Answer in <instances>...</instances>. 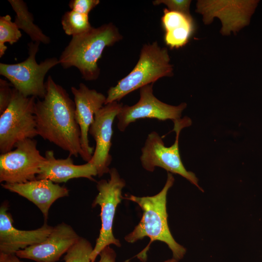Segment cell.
Wrapping results in <instances>:
<instances>
[{
	"instance_id": "cell-25",
	"label": "cell",
	"mask_w": 262,
	"mask_h": 262,
	"mask_svg": "<svg viewBox=\"0 0 262 262\" xmlns=\"http://www.w3.org/2000/svg\"><path fill=\"white\" fill-rule=\"evenodd\" d=\"M99 255L100 259L98 262H115L116 253L110 246L103 249Z\"/></svg>"
},
{
	"instance_id": "cell-6",
	"label": "cell",
	"mask_w": 262,
	"mask_h": 262,
	"mask_svg": "<svg viewBox=\"0 0 262 262\" xmlns=\"http://www.w3.org/2000/svg\"><path fill=\"white\" fill-rule=\"evenodd\" d=\"M36 98L26 97L13 88L11 101L0 115V152L11 151L25 139L38 135L34 115Z\"/></svg>"
},
{
	"instance_id": "cell-5",
	"label": "cell",
	"mask_w": 262,
	"mask_h": 262,
	"mask_svg": "<svg viewBox=\"0 0 262 262\" xmlns=\"http://www.w3.org/2000/svg\"><path fill=\"white\" fill-rule=\"evenodd\" d=\"M173 122V131L176 132L174 144L168 147L165 146L159 134L155 131L151 132L141 149L140 157L141 165L149 172H153L156 167H159L168 173L180 175L203 192L198 184V180L196 175L185 168L179 151L180 132L183 128L191 126L192 121L190 118L185 116Z\"/></svg>"
},
{
	"instance_id": "cell-15",
	"label": "cell",
	"mask_w": 262,
	"mask_h": 262,
	"mask_svg": "<svg viewBox=\"0 0 262 262\" xmlns=\"http://www.w3.org/2000/svg\"><path fill=\"white\" fill-rule=\"evenodd\" d=\"M5 189L15 193L33 203L47 221L49 209L58 199L69 196V190L48 179H40L22 183H2Z\"/></svg>"
},
{
	"instance_id": "cell-20",
	"label": "cell",
	"mask_w": 262,
	"mask_h": 262,
	"mask_svg": "<svg viewBox=\"0 0 262 262\" xmlns=\"http://www.w3.org/2000/svg\"><path fill=\"white\" fill-rule=\"evenodd\" d=\"M22 33L10 15L0 17V57L5 54L7 47L5 43L10 45L17 42L21 37Z\"/></svg>"
},
{
	"instance_id": "cell-21",
	"label": "cell",
	"mask_w": 262,
	"mask_h": 262,
	"mask_svg": "<svg viewBox=\"0 0 262 262\" xmlns=\"http://www.w3.org/2000/svg\"><path fill=\"white\" fill-rule=\"evenodd\" d=\"M93 248L88 240L80 237L66 252L64 262H91V255Z\"/></svg>"
},
{
	"instance_id": "cell-18",
	"label": "cell",
	"mask_w": 262,
	"mask_h": 262,
	"mask_svg": "<svg viewBox=\"0 0 262 262\" xmlns=\"http://www.w3.org/2000/svg\"><path fill=\"white\" fill-rule=\"evenodd\" d=\"M8 1L16 13L14 22L18 28L27 33L32 41L49 44L50 38L34 23V17L28 11L26 3L22 0H9Z\"/></svg>"
},
{
	"instance_id": "cell-22",
	"label": "cell",
	"mask_w": 262,
	"mask_h": 262,
	"mask_svg": "<svg viewBox=\"0 0 262 262\" xmlns=\"http://www.w3.org/2000/svg\"><path fill=\"white\" fill-rule=\"evenodd\" d=\"M191 1L187 0H156L153 1V4L158 5L163 3L166 5L169 10L190 15L189 8Z\"/></svg>"
},
{
	"instance_id": "cell-27",
	"label": "cell",
	"mask_w": 262,
	"mask_h": 262,
	"mask_svg": "<svg viewBox=\"0 0 262 262\" xmlns=\"http://www.w3.org/2000/svg\"><path fill=\"white\" fill-rule=\"evenodd\" d=\"M125 262H131L128 260V261H125ZM163 262H178V261L176 259L172 258V259L167 260Z\"/></svg>"
},
{
	"instance_id": "cell-24",
	"label": "cell",
	"mask_w": 262,
	"mask_h": 262,
	"mask_svg": "<svg viewBox=\"0 0 262 262\" xmlns=\"http://www.w3.org/2000/svg\"><path fill=\"white\" fill-rule=\"evenodd\" d=\"M6 80L0 79V115L7 108L11 101L13 88Z\"/></svg>"
},
{
	"instance_id": "cell-1",
	"label": "cell",
	"mask_w": 262,
	"mask_h": 262,
	"mask_svg": "<svg viewBox=\"0 0 262 262\" xmlns=\"http://www.w3.org/2000/svg\"><path fill=\"white\" fill-rule=\"evenodd\" d=\"M46 94L37 98L34 115L38 135L69 155L82 158L81 134L75 119V105L66 91L49 75L45 82Z\"/></svg>"
},
{
	"instance_id": "cell-12",
	"label": "cell",
	"mask_w": 262,
	"mask_h": 262,
	"mask_svg": "<svg viewBox=\"0 0 262 262\" xmlns=\"http://www.w3.org/2000/svg\"><path fill=\"white\" fill-rule=\"evenodd\" d=\"M8 203L3 202L0 207V253L16 254L20 250L44 241L53 227L47 221L39 228L20 230L13 226L14 220L8 212Z\"/></svg>"
},
{
	"instance_id": "cell-3",
	"label": "cell",
	"mask_w": 262,
	"mask_h": 262,
	"mask_svg": "<svg viewBox=\"0 0 262 262\" xmlns=\"http://www.w3.org/2000/svg\"><path fill=\"white\" fill-rule=\"evenodd\" d=\"M122 39L118 29L112 23L92 27L74 36L62 52L59 64L64 68L76 67L85 81L97 80L100 74L98 61L104 49Z\"/></svg>"
},
{
	"instance_id": "cell-23",
	"label": "cell",
	"mask_w": 262,
	"mask_h": 262,
	"mask_svg": "<svg viewBox=\"0 0 262 262\" xmlns=\"http://www.w3.org/2000/svg\"><path fill=\"white\" fill-rule=\"evenodd\" d=\"M99 2V0H71L68 5L71 10L88 15L89 12Z\"/></svg>"
},
{
	"instance_id": "cell-7",
	"label": "cell",
	"mask_w": 262,
	"mask_h": 262,
	"mask_svg": "<svg viewBox=\"0 0 262 262\" xmlns=\"http://www.w3.org/2000/svg\"><path fill=\"white\" fill-rule=\"evenodd\" d=\"M39 44V42H30L28 45V57L20 63H0V74L24 96L42 99L46 92L45 77L50 69L59 64V59L51 57L37 63L35 56L38 51Z\"/></svg>"
},
{
	"instance_id": "cell-4",
	"label": "cell",
	"mask_w": 262,
	"mask_h": 262,
	"mask_svg": "<svg viewBox=\"0 0 262 262\" xmlns=\"http://www.w3.org/2000/svg\"><path fill=\"white\" fill-rule=\"evenodd\" d=\"M170 60L167 49L161 47L157 42L143 45L134 68L108 90L105 105L119 101L129 93L161 78L172 76L173 69Z\"/></svg>"
},
{
	"instance_id": "cell-8",
	"label": "cell",
	"mask_w": 262,
	"mask_h": 262,
	"mask_svg": "<svg viewBox=\"0 0 262 262\" xmlns=\"http://www.w3.org/2000/svg\"><path fill=\"white\" fill-rule=\"evenodd\" d=\"M109 173L108 180L102 179L97 182L98 194L92 205L93 207H100L101 227L91 255V262H94L101 251L110 245L121 246L119 240L113 234V225L116 207L123 198L122 191L126 182L116 168L110 169Z\"/></svg>"
},
{
	"instance_id": "cell-17",
	"label": "cell",
	"mask_w": 262,
	"mask_h": 262,
	"mask_svg": "<svg viewBox=\"0 0 262 262\" xmlns=\"http://www.w3.org/2000/svg\"><path fill=\"white\" fill-rule=\"evenodd\" d=\"M162 23L165 30L164 41L170 48H179L187 44L195 30L190 15L164 10Z\"/></svg>"
},
{
	"instance_id": "cell-9",
	"label": "cell",
	"mask_w": 262,
	"mask_h": 262,
	"mask_svg": "<svg viewBox=\"0 0 262 262\" xmlns=\"http://www.w3.org/2000/svg\"><path fill=\"white\" fill-rule=\"evenodd\" d=\"M34 139L18 142L15 149L0 155V182L22 183L35 180L46 161Z\"/></svg>"
},
{
	"instance_id": "cell-2",
	"label": "cell",
	"mask_w": 262,
	"mask_h": 262,
	"mask_svg": "<svg viewBox=\"0 0 262 262\" xmlns=\"http://www.w3.org/2000/svg\"><path fill=\"white\" fill-rule=\"evenodd\" d=\"M174 181L172 174L168 173L164 187L156 195L142 197L130 195L123 197L137 203L143 212L139 223L125 237V241L130 243H133L145 237L149 238L150 240L148 245L136 255L141 261L146 260L150 245L155 241L165 243L171 250L173 258L178 261L182 259L186 253V248L173 238L167 222V195Z\"/></svg>"
},
{
	"instance_id": "cell-13",
	"label": "cell",
	"mask_w": 262,
	"mask_h": 262,
	"mask_svg": "<svg viewBox=\"0 0 262 262\" xmlns=\"http://www.w3.org/2000/svg\"><path fill=\"white\" fill-rule=\"evenodd\" d=\"M69 225L62 222L53 227L48 238L16 253L21 259L36 262H56L80 238Z\"/></svg>"
},
{
	"instance_id": "cell-26",
	"label": "cell",
	"mask_w": 262,
	"mask_h": 262,
	"mask_svg": "<svg viewBox=\"0 0 262 262\" xmlns=\"http://www.w3.org/2000/svg\"><path fill=\"white\" fill-rule=\"evenodd\" d=\"M16 254H4L0 253V262H23Z\"/></svg>"
},
{
	"instance_id": "cell-19",
	"label": "cell",
	"mask_w": 262,
	"mask_h": 262,
	"mask_svg": "<svg viewBox=\"0 0 262 262\" xmlns=\"http://www.w3.org/2000/svg\"><path fill=\"white\" fill-rule=\"evenodd\" d=\"M61 24L66 34L72 37L82 34L92 28L88 15L73 10L64 13L62 17Z\"/></svg>"
},
{
	"instance_id": "cell-10",
	"label": "cell",
	"mask_w": 262,
	"mask_h": 262,
	"mask_svg": "<svg viewBox=\"0 0 262 262\" xmlns=\"http://www.w3.org/2000/svg\"><path fill=\"white\" fill-rule=\"evenodd\" d=\"M153 85L151 83L140 89V98L136 104L123 105L116 116L119 131H124L131 123L140 119H170L173 121L180 118L186 103L173 106L160 101L153 94Z\"/></svg>"
},
{
	"instance_id": "cell-16",
	"label": "cell",
	"mask_w": 262,
	"mask_h": 262,
	"mask_svg": "<svg viewBox=\"0 0 262 262\" xmlns=\"http://www.w3.org/2000/svg\"><path fill=\"white\" fill-rule=\"evenodd\" d=\"M46 161L36 176L37 180L48 179L55 183L66 182L70 179L84 178L93 180L98 175L97 169L91 162L76 165L71 156L65 159H56L53 150L45 152Z\"/></svg>"
},
{
	"instance_id": "cell-11",
	"label": "cell",
	"mask_w": 262,
	"mask_h": 262,
	"mask_svg": "<svg viewBox=\"0 0 262 262\" xmlns=\"http://www.w3.org/2000/svg\"><path fill=\"white\" fill-rule=\"evenodd\" d=\"M122 106L118 101L104 105L95 115L94 121L89 128V133L96 142L95 149L89 162L96 167L99 177L110 170L113 124Z\"/></svg>"
},
{
	"instance_id": "cell-14",
	"label": "cell",
	"mask_w": 262,
	"mask_h": 262,
	"mask_svg": "<svg viewBox=\"0 0 262 262\" xmlns=\"http://www.w3.org/2000/svg\"><path fill=\"white\" fill-rule=\"evenodd\" d=\"M75 105V119L81 134V145L83 160L88 162L93 154V147L89 145L88 132L94 121L95 115L105 105L106 97L95 89H89L83 83L78 88L71 87Z\"/></svg>"
}]
</instances>
